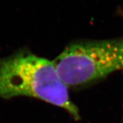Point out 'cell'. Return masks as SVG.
I'll list each match as a JSON object with an SVG mask.
<instances>
[{
    "mask_svg": "<svg viewBox=\"0 0 123 123\" xmlns=\"http://www.w3.org/2000/svg\"><path fill=\"white\" fill-rule=\"evenodd\" d=\"M17 96L38 99L61 108L75 120L81 118L53 61L25 49L0 58V98Z\"/></svg>",
    "mask_w": 123,
    "mask_h": 123,
    "instance_id": "obj_1",
    "label": "cell"
},
{
    "mask_svg": "<svg viewBox=\"0 0 123 123\" xmlns=\"http://www.w3.org/2000/svg\"><path fill=\"white\" fill-rule=\"evenodd\" d=\"M53 62L68 88L89 86L112 73L123 71V36L73 43Z\"/></svg>",
    "mask_w": 123,
    "mask_h": 123,
    "instance_id": "obj_2",
    "label": "cell"
}]
</instances>
